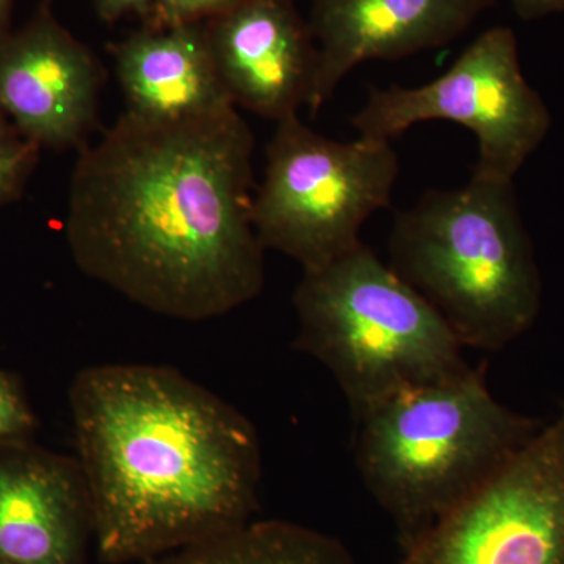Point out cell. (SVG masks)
<instances>
[{"label":"cell","mask_w":564,"mask_h":564,"mask_svg":"<svg viewBox=\"0 0 564 564\" xmlns=\"http://www.w3.org/2000/svg\"><path fill=\"white\" fill-rule=\"evenodd\" d=\"M154 3L155 0H95V9L99 20L115 24L131 14L140 17L141 21L147 20Z\"/></svg>","instance_id":"18"},{"label":"cell","mask_w":564,"mask_h":564,"mask_svg":"<svg viewBox=\"0 0 564 564\" xmlns=\"http://www.w3.org/2000/svg\"><path fill=\"white\" fill-rule=\"evenodd\" d=\"M139 564H356L347 547L288 521H251L232 532Z\"/></svg>","instance_id":"14"},{"label":"cell","mask_w":564,"mask_h":564,"mask_svg":"<svg viewBox=\"0 0 564 564\" xmlns=\"http://www.w3.org/2000/svg\"><path fill=\"white\" fill-rule=\"evenodd\" d=\"M358 421L356 466L404 549L477 491L540 430L500 403L473 367L408 389Z\"/></svg>","instance_id":"4"},{"label":"cell","mask_w":564,"mask_h":564,"mask_svg":"<svg viewBox=\"0 0 564 564\" xmlns=\"http://www.w3.org/2000/svg\"><path fill=\"white\" fill-rule=\"evenodd\" d=\"M391 141H336L299 115L276 122L265 176L252 199V225L263 250L303 270L334 261L361 243L364 223L391 204L399 176Z\"/></svg>","instance_id":"6"},{"label":"cell","mask_w":564,"mask_h":564,"mask_svg":"<svg viewBox=\"0 0 564 564\" xmlns=\"http://www.w3.org/2000/svg\"><path fill=\"white\" fill-rule=\"evenodd\" d=\"M389 265L464 348L500 351L540 315L543 282L514 181L473 176L397 214Z\"/></svg>","instance_id":"3"},{"label":"cell","mask_w":564,"mask_h":564,"mask_svg":"<svg viewBox=\"0 0 564 564\" xmlns=\"http://www.w3.org/2000/svg\"><path fill=\"white\" fill-rule=\"evenodd\" d=\"M252 154L236 107L176 122L124 111L74 165L65 231L77 269L176 321L252 302L265 284Z\"/></svg>","instance_id":"1"},{"label":"cell","mask_w":564,"mask_h":564,"mask_svg":"<svg viewBox=\"0 0 564 564\" xmlns=\"http://www.w3.org/2000/svg\"><path fill=\"white\" fill-rule=\"evenodd\" d=\"M101 62L57 21L50 0L0 43V111L40 150H80L95 128Z\"/></svg>","instance_id":"9"},{"label":"cell","mask_w":564,"mask_h":564,"mask_svg":"<svg viewBox=\"0 0 564 564\" xmlns=\"http://www.w3.org/2000/svg\"><path fill=\"white\" fill-rule=\"evenodd\" d=\"M494 0H311L318 69L307 110L315 117L362 63L397 61L458 39Z\"/></svg>","instance_id":"11"},{"label":"cell","mask_w":564,"mask_h":564,"mask_svg":"<svg viewBox=\"0 0 564 564\" xmlns=\"http://www.w3.org/2000/svg\"><path fill=\"white\" fill-rule=\"evenodd\" d=\"M204 28L234 106L276 122L307 106L318 50L293 0H240Z\"/></svg>","instance_id":"10"},{"label":"cell","mask_w":564,"mask_h":564,"mask_svg":"<svg viewBox=\"0 0 564 564\" xmlns=\"http://www.w3.org/2000/svg\"><path fill=\"white\" fill-rule=\"evenodd\" d=\"M452 121L478 141L473 176L514 181L552 128V115L522 73L510 28L488 29L454 65L421 87L372 88L351 124L359 137L391 141L425 121Z\"/></svg>","instance_id":"7"},{"label":"cell","mask_w":564,"mask_h":564,"mask_svg":"<svg viewBox=\"0 0 564 564\" xmlns=\"http://www.w3.org/2000/svg\"><path fill=\"white\" fill-rule=\"evenodd\" d=\"M36 417L20 381L0 369V444L31 441Z\"/></svg>","instance_id":"16"},{"label":"cell","mask_w":564,"mask_h":564,"mask_svg":"<svg viewBox=\"0 0 564 564\" xmlns=\"http://www.w3.org/2000/svg\"><path fill=\"white\" fill-rule=\"evenodd\" d=\"M70 417L104 564H139L254 521L262 448L250 419L180 370L99 364Z\"/></svg>","instance_id":"2"},{"label":"cell","mask_w":564,"mask_h":564,"mask_svg":"<svg viewBox=\"0 0 564 564\" xmlns=\"http://www.w3.org/2000/svg\"><path fill=\"white\" fill-rule=\"evenodd\" d=\"M293 306L296 350L332 372L355 419L397 393L447 383L473 369L432 304L362 242L303 270Z\"/></svg>","instance_id":"5"},{"label":"cell","mask_w":564,"mask_h":564,"mask_svg":"<svg viewBox=\"0 0 564 564\" xmlns=\"http://www.w3.org/2000/svg\"><path fill=\"white\" fill-rule=\"evenodd\" d=\"M113 58L126 113L141 120L192 121L236 107L218 76L204 22L143 25L115 44Z\"/></svg>","instance_id":"13"},{"label":"cell","mask_w":564,"mask_h":564,"mask_svg":"<svg viewBox=\"0 0 564 564\" xmlns=\"http://www.w3.org/2000/svg\"><path fill=\"white\" fill-rule=\"evenodd\" d=\"M14 0H0V43L10 35L11 13H13Z\"/></svg>","instance_id":"20"},{"label":"cell","mask_w":564,"mask_h":564,"mask_svg":"<svg viewBox=\"0 0 564 564\" xmlns=\"http://www.w3.org/2000/svg\"><path fill=\"white\" fill-rule=\"evenodd\" d=\"M91 543V497L79 459L31 441L0 444V560L87 564Z\"/></svg>","instance_id":"12"},{"label":"cell","mask_w":564,"mask_h":564,"mask_svg":"<svg viewBox=\"0 0 564 564\" xmlns=\"http://www.w3.org/2000/svg\"><path fill=\"white\" fill-rule=\"evenodd\" d=\"M40 151L0 111V210L21 198Z\"/></svg>","instance_id":"15"},{"label":"cell","mask_w":564,"mask_h":564,"mask_svg":"<svg viewBox=\"0 0 564 564\" xmlns=\"http://www.w3.org/2000/svg\"><path fill=\"white\" fill-rule=\"evenodd\" d=\"M240 0H155L147 20V28H173V25L206 22L239 3Z\"/></svg>","instance_id":"17"},{"label":"cell","mask_w":564,"mask_h":564,"mask_svg":"<svg viewBox=\"0 0 564 564\" xmlns=\"http://www.w3.org/2000/svg\"><path fill=\"white\" fill-rule=\"evenodd\" d=\"M0 564H10V563H7V562H3V560H0Z\"/></svg>","instance_id":"21"},{"label":"cell","mask_w":564,"mask_h":564,"mask_svg":"<svg viewBox=\"0 0 564 564\" xmlns=\"http://www.w3.org/2000/svg\"><path fill=\"white\" fill-rule=\"evenodd\" d=\"M511 9L521 20L534 21L564 11V0H510Z\"/></svg>","instance_id":"19"},{"label":"cell","mask_w":564,"mask_h":564,"mask_svg":"<svg viewBox=\"0 0 564 564\" xmlns=\"http://www.w3.org/2000/svg\"><path fill=\"white\" fill-rule=\"evenodd\" d=\"M399 564H564V404Z\"/></svg>","instance_id":"8"}]
</instances>
